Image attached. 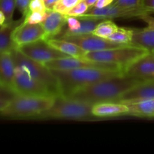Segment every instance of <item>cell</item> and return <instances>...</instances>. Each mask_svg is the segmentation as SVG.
<instances>
[{"label": "cell", "mask_w": 154, "mask_h": 154, "mask_svg": "<svg viewBox=\"0 0 154 154\" xmlns=\"http://www.w3.org/2000/svg\"><path fill=\"white\" fill-rule=\"evenodd\" d=\"M6 23V18L4 13L0 11V26Z\"/></svg>", "instance_id": "obj_38"}, {"label": "cell", "mask_w": 154, "mask_h": 154, "mask_svg": "<svg viewBox=\"0 0 154 154\" xmlns=\"http://www.w3.org/2000/svg\"><path fill=\"white\" fill-rule=\"evenodd\" d=\"M11 54L14 65L23 67L32 78L45 84L56 96H60L58 81L52 71L45 65L29 58L17 48L11 51Z\"/></svg>", "instance_id": "obj_6"}, {"label": "cell", "mask_w": 154, "mask_h": 154, "mask_svg": "<svg viewBox=\"0 0 154 154\" xmlns=\"http://www.w3.org/2000/svg\"><path fill=\"white\" fill-rule=\"evenodd\" d=\"M58 0H45V4L48 11L54 10V7Z\"/></svg>", "instance_id": "obj_36"}, {"label": "cell", "mask_w": 154, "mask_h": 154, "mask_svg": "<svg viewBox=\"0 0 154 154\" xmlns=\"http://www.w3.org/2000/svg\"><path fill=\"white\" fill-rule=\"evenodd\" d=\"M46 41L49 45L54 47V48L61 51L63 54L70 56V57L83 59L85 54H87L85 51H84L82 48H80L76 44L64 40V39L51 38L47 39Z\"/></svg>", "instance_id": "obj_19"}, {"label": "cell", "mask_w": 154, "mask_h": 154, "mask_svg": "<svg viewBox=\"0 0 154 154\" xmlns=\"http://www.w3.org/2000/svg\"><path fill=\"white\" fill-rule=\"evenodd\" d=\"M148 53L150 51L145 48L126 45L104 51L87 52L83 59L103 64L117 66L125 73L128 67Z\"/></svg>", "instance_id": "obj_4"}, {"label": "cell", "mask_w": 154, "mask_h": 154, "mask_svg": "<svg viewBox=\"0 0 154 154\" xmlns=\"http://www.w3.org/2000/svg\"><path fill=\"white\" fill-rule=\"evenodd\" d=\"M9 102H10V100H8V99H0V112L5 109L6 107L8 105Z\"/></svg>", "instance_id": "obj_37"}, {"label": "cell", "mask_w": 154, "mask_h": 154, "mask_svg": "<svg viewBox=\"0 0 154 154\" xmlns=\"http://www.w3.org/2000/svg\"><path fill=\"white\" fill-rule=\"evenodd\" d=\"M67 17L66 14L56 11H48L46 19L41 23L46 32V40L58 37L63 33L64 27L67 24Z\"/></svg>", "instance_id": "obj_15"}, {"label": "cell", "mask_w": 154, "mask_h": 154, "mask_svg": "<svg viewBox=\"0 0 154 154\" xmlns=\"http://www.w3.org/2000/svg\"><path fill=\"white\" fill-rule=\"evenodd\" d=\"M143 7L123 8L111 4L104 8L90 7L84 14V17H94L102 19H114V18H132L141 17L144 14H149Z\"/></svg>", "instance_id": "obj_9"}, {"label": "cell", "mask_w": 154, "mask_h": 154, "mask_svg": "<svg viewBox=\"0 0 154 154\" xmlns=\"http://www.w3.org/2000/svg\"><path fill=\"white\" fill-rule=\"evenodd\" d=\"M45 0H31L29 3V12L47 11Z\"/></svg>", "instance_id": "obj_31"}, {"label": "cell", "mask_w": 154, "mask_h": 154, "mask_svg": "<svg viewBox=\"0 0 154 154\" xmlns=\"http://www.w3.org/2000/svg\"><path fill=\"white\" fill-rule=\"evenodd\" d=\"M118 28L111 19H105L98 24L93 32V34L104 38H108Z\"/></svg>", "instance_id": "obj_24"}, {"label": "cell", "mask_w": 154, "mask_h": 154, "mask_svg": "<svg viewBox=\"0 0 154 154\" xmlns=\"http://www.w3.org/2000/svg\"><path fill=\"white\" fill-rule=\"evenodd\" d=\"M24 17L18 20L7 23L0 26V54L11 52L16 48L13 39L15 29L23 21Z\"/></svg>", "instance_id": "obj_18"}, {"label": "cell", "mask_w": 154, "mask_h": 154, "mask_svg": "<svg viewBox=\"0 0 154 154\" xmlns=\"http://www.w3.org/2000/svg\"><path fill=\"white\" fill-rule=\"evenodd\" d=\"M142 20H144L146 23L147 24V27L148 29H154V17L150 16L149 14H144L140 17Z\"/></svg>", "instance_id": "obj_33"}, {"label": "cell", "mask_w": 154, "mask_h": 154, "mask_svg": "<svg viewBox=\"0 0 154 154\" xmlns=\"http://www.w3.org/2000/svg\"><path fill=\"white\" fill-rule=\"evenodd\" d=\"M125 75L141 81L154 80V55L151 52L140 58L125 71Z\"/></svg>", "instance_id": "obj_14"}, {"label": "cell", "mask_w": 154, "mask_h": 154, "mask_svg": "<svg viewBox=\"0 0 154 154\" xmlns=\"http://www.w3.org/2000/svg\"><path fill=\"white\" fill-rule=\"evenodd\" d=\"M131 45L145 48L152 52L154 51V29L145 28L134 29V35Z\"/></svg>", "instance_id": "obj_20"}, {"label": "cell", "mask_w": 154, "mask_h": 154, "mask_svg": "<svg viewBox=\"0 0 154 154\" xmlns=\"http://www.w3.org/2000/svg\"><path fill=\"white\" fill-rule=\"evenodd\" d=\"M48 11H31L24 17V21L29 23H41L46 19Z\"/></svg>", "instance_id": "obj_27"}, {"label": "cell", "mask_w": 154, "mask_h": 154, "mask_svg": "<svg viewBox=\"0 0 154 154\" xmlns=\"http://www.w3.org/2000/svg\"><path fill=\"white\" fill-rule=\"evenodd\" d=\"M151 53H152V54H153V55H154V51H152V52H151Z\"/></svg>", "instance_id": "obj_40"}, {"label": "cell", "mask_w": 154, "mask_h": 154, "mask_svg": "<svg viewBox=\"0 0 154 154\" xmlns=\"http://www.w3.org/2000/svg\"><path fill=\"white\" fill-rule=\"evenodd\" d=\"M142 0H114L113 4L123 8H137L141 6Z\"/></svg>", "instance_id": "obj_29"}, {"label": "cell", "mask_w": 154, "mask_h": 154, "mask_svg": "<svg viewBox=\"0 0 154 154\" xmlns=\"http://www.w3.org/2000/svg\"><path fill=\"white\" fill-rule=\"evenodd\" d=\"M45 66L50 70L54 71H65L72 70V69H81V68H107V69H121L118 66L114 65L103 64V63H96V62L90 61L85 59L75 58V57H69L65 58L57 59L51 60L45 63ZM122 70V69H121Z\"/></svg>", "instance_id": "obj_12"}, {"label": "cell", "mask_w": 154, "mask_h": 154, "mask_svg": "<svg viewBox=\"0 0 154 154\" xmlns=\"http://www.w3.org/2000/svg\"><path fill=\"white\" fill-rule=\"evenodd\" d=\"M134 35V29L118 27L115 32L108 37V40L120 45H131Z\"/></svg>", "instance_id": "obj_23"}, {"label": "cell", "mask_w": 154, "mask_h": 154, "mask_svg": "<svg viewBox=\"0 0 154 154\" xmlns=\"http://www.w3.org/2000/svg\"><path fill=\"white\" fill-rule=\"evenodd\" d=\"M17 49L29 58L43 65L51 60L70 57L54 48L45 39L22 45Z\"/></svg>", "instance_id": "obj_8"}, {"label": "cell", "mask_w": 154, "mask_h": 154, "mask_svg": "<svg viewBox=\"0 0 154 154\" xmlns=\"http://www.w3.org/2000/svg\"><path fill=\"white\" fill-rule=\"evenodd\" d=\"M129 107L128 115L139 117H154V99L141 101L127 105Z\"/></svg>", "instance_id": "obj_21"}, {"label": "cell", "mask_w": 154, "mask_h": 154, "mask_svg": "<svg viewBox=\"0 0 154 154\" xmlns=\"http://www.w3.org/2000/svg\"><path fill=\"white\" fill-rule=\"evenodd\" d=\"M57 38L64 39L69 42H73L82 48L86 52H95V51H104V50L111 49V48H118L126 45L114 43L111 42L108 38L99 37L93 33L89 34L78 35L62 36Z\"/></svg>", "instance_id": "obj_10"}, {"label": "cell", "mask_w": 154, "mask_h": 154, "mask_svg": "<svg viewBox=\"0 0 154 154\" xmlns=\"http://www.w3.org/2000/svg\"><path fill=\"white\" fill-rule=\"evenodd\" d=\"M57 78L60 96L69 97L72 93L103 80L125 75L118 69L107 68H81L72 70H51Z\"/></svg>", "instance_id": "obj_2"}, {"label": "cell", "mask_w": 154, "mask_h": 154, "mask_svg": "<svg viewBox=\"0 0 154 154\" xmlns=\"http://www.w3.org/2000/svg\"><path fill=\"white\" fill-rule=\"evenodd\" d=\"M141 6L148 12L154 11V0H142Z\"/></svg>", "instance_id": "obj_34"}, {"label": "cell", "mask_w": 154, "mask_h": 154, "mask_svg": "<svg viewBox=\"0 0 154 154\" xmlns=\"http://www.w3.org/2000/svg\"><path fill=\"white\" fill-rule=\"evenodd\" d=\"M46 32L42 23H29L24 20L15 29L13 34L14 42L17 48L42 39L46 40Z\"/></svg>", "instance_id": "obj_11"}, {"label": "cell", "mask_w": 154, "mask_h": 154, "mask_svg": "<svg viewBox=\"0 0 154 154\" xmlns=\"http://www.w3.org/2000/svg\"><path fill=\"white\" fill-rule=\"evenodd\" d=\"M89 8V6L84 2V1L81 0L75 6H74L67 14V17H78L82 16L83 14L87 11Z\"/></svg>", "instance_id": "obj_28"}, {"label": "cell", "mask_w": 154, "mask_h": 154, "mask_svg": "<svg viewBox=\"0 0 154 154\" xmlns=\"http://www.w3.org/2000/svg\"><path fill=\"white\" fill-rule=\"evenodd\" d=\"M82 1H84L89 6V8H90L94 6L98 2V0H82Z\"/></svg>", "instance_id": "obj_39"}, {"label": "cell", "mask_w": 154, "mask_h": 154, "mask_svg": "<svg viewBox=\"0 0 154 154\" xmlns=\"http://www.w3.org/2000/svg\"><path fill=\"white\" fill-rule=\"evenodd\" d=\"M15 95H16V93L14 92L0 84V99L11 100Z\"/></svg>", "instance_id": "obj_32"}, {"label": "cell", "mask_w": 154, "mask_h": 154, "mask_svg": "<svg viewBox=\"0 0 154 154\" xmlns=\"http://www.w3.org/2000/svg\"><path fill=\"white\" fill-rule=\"evenodd\" d=\"M81 0H58L54 7V11L66 14Z\"/></svg>", "instance_id": "obj_26"}, {"label": "cell", "mask_w": 154, "mask_h": 154, "mask_svg": "<svg viewBox=\"0 0 154 154\" xmlns=\"http://www.w3.org/2000/svg\"><path fill=\"white\" fill-rule=\"evenodd\" d=\"M14 90L16 94L38 97H56L44 84L29 75L20 66L15 65Z\"/></svg>", "instance_id": "obj_7"}, {"label": "cell", "mask_w": 154, "mask_h": 154, "mask_svg": "<svg viewBox=\"0 0 154 154\" xmlns=\"http://www.w3.org/2000/svg\"><path fill=\"white\" fill-rule=\"evenodd\" d=\"M114 1V0H98V2L94 6L96 8L106 7V6L113 4Z\"/></svg>", "instance_id": "obj_35"}, {"label": "cell", "mask_w": 154, "mask_h": 154, "mask_svg": "<svg viewBox=\"0 0 154 154\" xmlns=\"http://www.w3.org/2000/svg\"><path fill=\"white\" fill-rule=\"evenodd\" d=\"M55 97H38L16 94L5 109L0 112L2 117L9 119L37 118L49 109Z\"/></svg>", "instance_id": "obj_3"}, {"label": "cell", "mask_w": 154, "mask_h": 154, "mask_svg": "<svg viewBox=\"0 0 154 154\" xmlns=\"http://www.w3.org/2000/svg\"></svg>", "instance_id": "obj_41"}, {"label": "cell", "mask_w": 154, "mask_h": 154, "mask_svg": "<svg viewBox=\"0 0 154 154\" xmlns=\"http://www.w3.org/2000/svg\"><path fill=\"white\" fill-rule=\"evenodd\" d=\"M93 105L70 98L57 96L52 106L41 114L38 119H64L84 120L93 117Z\"/></svg>", "instance_id": "obj_5"}, {"label": "cell", "mask_w": 154, "mask_h": 154, "mask_svg": "<svg viewBox=\"0 0 154 154\" xmlns=\"http://www.w3.org/2000/svg\"><path fill=\"white\" fill-rule=\"evenodd\" d=\"M92 112L96 117H112L128 115L129 107L120 102H102L93 105Z\"/></svg>", "instance_id": "obj_17"}, {"label": "cell", "mask_w": 154, "mask_h": 154, "mask_svg": "<svg viewBox=\"0 0 154 154\" xmlns=\"http://www.w3.org/2000/svg\"><path fill=\"white\" fill-rule=\"evenodd\" d=\"M80 21H81V26L79 29L74 32H71L63 33L59 37L62 36H69V35H84V34H89V33H93V30L96 29L98 24L100 22H102L103 20L102 18L99 17H78Z\"/></svg>", "instance_id": "obj_22"}, {"label": "cell", "mask_w": 154, "mask_h": 154, "mask_svg": "<svg viewBox=\"0 0 154 154\" xmlns=\"http://www.w3.org/2000/svg\"><path fill=\"white\" fill-rule=\"evenodd\" d=\"M14 70L15 65L11 52L0 54V84L14 92Z\"/></svg>", "instance_id": "obj_16"}, {"label": "cell", "mask_w": 154, "mask_h": 154, "mask_svg": "<svg viewBox=\"0 0 154 154\" xmlns=\"http://www.w3.org/2000/svg\"><path fill=\"white\" fill-rule=\"evenodd\" d=\"M141 81H143L126 75H119L81 89L67 98L92 105L102 102H116L125 92Z\"/></svg>", "instance_id": "obj_1"}, {"label": "cell", "mask_w": 154, "mask_h": 154, "mask_svg": "<svg viewBox=\"0 0 154 154\" xmlns=\"http://www.w3.org/2000/svg\"><path fill=\"white\" fill-rule=\"evenodd\" d=\"M150 99H154V80L138 83L125 92L116 102L129 105Z\"/></svg>", "instance_id": "obj_13"}, {"label": "cell", "mask_w": 154, "mask_h": 154, "mask_svg": "<svg viewBox=\"0 0 154 154\" xmlns=\"http://www.w3.org/2000/svg\"><path fill=\"white\" fill-rule=\"evenodd\" d=\"M31 0H15L16 8L23 17L29 13V3Z\"/></svg>", "instance_id": "obj_30"}, {"label": "cell", "mask_w": 154, "mask_h": 154, "mask_svg": "<svg viewBox=\"0 0 154 154\" xmlns=\"http://www.w3.org/2000/svg\"><path fill=\"white\" fill-rule=\"evenodd\" d=\"M16 8L15 0H0V11L4 13L6 23L13 21V15Z\"/></svg>", "instance_id": "obj_25"}]
</instances>
